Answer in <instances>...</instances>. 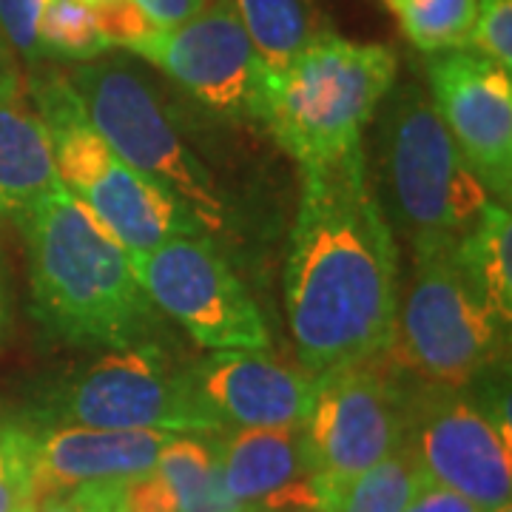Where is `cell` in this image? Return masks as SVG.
<instances>
[{
	"instance_id": "obj_12",
	"label": "cell",
	"mask_w": 512,
	"mask_h": 512,
	"mask_svg": "<svg viewBox=\"0 0 512 512\" xmlns=\"http://www.w3.org/2000/svg\"><path fill=\"white\" fill-rule=\"evenodd\" d=\"M134 55L163 69L208 111L262 123L271 72L254 52L231 0H208L194 18L160 29Z\"/></svg>"
},
{
	"instance_id": "obj_20",
	"label": "cell",
	"mask_w": 512,
	"mask_h": 512,
	"mask_svg": "<svg viewBox=\"0 0 512 512\" xmlns=\"http://www.w3.org/2000/svg\"><path fill=\"white\" fill-rule=\"evenodd\" d=\"M512 222L510 208L501 202H487L481 217L473 228L458 239L450 251L458 268L470 276V282L484 299L493 305V311L510 322L512 316Z\"/></svg>"
},
{
	"instance_id": "obj_14",
	"label": "cell",
	"mask_w": 512,
	"mask_h": 512,
	"mask_svg": "<svg viewBox=\"0 0 512 512\" xmlns=\"http://www.w3.org/2000/svg\"><path fill=\"white\" fill-rule=\"evenodd\" d=\"M202 410L225 430L299 427L313 399L316 376L265 350H211L188 367Z\"/></svg>"
},
{
	"instance_id": "obj_3",
	"label": "cell",
	"mask_w": 512,
	"mask_h": 512,
	"mask_svg": "<svg viewBox=\"0 0 512 512\" xmlns=\"http://www.w3.org/2000/svg\"><path fill=\"white\" fill-rule=\"evenodd\" d=\"M382 211L413 256L447 254L481 217L490 191L447 134L419 83L393 86L379 117Z\"/></svg>"
},
{
	"instance_id": "obj_13",
	"label": "cell",
	"mask_w": 512,
	"mask_h": 512,
	"mask_svg": "<svg viewBox=\"0 0 512 512\" xmlns=\"http://www.w3.org/2000/svg\"><path fill=\"white\" fill-rule=\"evenodd\" d=\"M430 103L447 134L495 197L512 188V72L470 46L427 60Z\"/></svg>"
},
{
	"instance_id": "obj_18",
	"label": "cell",
	"mask_w": 512,
	"mask_h": 512,
	"mask_svg": "<svg viewBox=\"0 0 512 512\" xmlns=\"http://www.w3.org/2000/svg\"><path fill=\"white\" fill-rule=\"evenodd\" d=\"M231 6L271 77L288 72L296 57L330 35L313 0H231Z\"/></svg>"
},
{
	"instance_id": "obj_21",
	"label": "cell",
	"mask_w": 512,
	"mask_h": 512,
	"mask_svg": "<svg viewBox=\"0 0 512 512\" xmlns=\"http://www.w3.org/2000/svg\"><path fill=\"white\" fill-rule=\"evenodd\" d=\"M427 478L402 441L390 456L356 476L339 495L336 512H402Z\"/></svg>"
},
{
	"instance_id": "obj_8",
	"label": "cell",
	"mask_w": 512,
	"mask_h": 512,
	"mask_svg": "<svg viewBox=\"0 0 512 512\" xmlns=\"http://www.w3.org/2000/svg\"><path fill=\"white\" fill-rule=\"evenodd\" d=\"M40 421L49 427L222 433L197 402L188 367L174 365L160 345L109 350L74 367L43 396Z\"/></svg>"
},
{
	"instance_id": "obj_35",
	"label": "cell",
	"mask_w": 512,
	"mask_h": 512,
	"mask_svg": "<svg viewBox=\"0 0 512 512\" xmlns=\"http://www.w3.org/2000/svg\"><path fill=\"white\" fill-rule=\"evenodd\" d=\"M35 507H37V501H29V504H23L18 512H35Z\"/></svg>"
},
{
	"instance_id": "obj_11",
	"label": "cell",
	"mask_w": 512,
	"mask_h": 512,
	"mask_svg": "<svg viewBox=\"0 0 512 512\" xmlns=\"http://www.w3.org/2000/svg\"><path fill=\"white\" fill-rule=\"evenodd\" d=\"M143 288L165 319L205 350H265L268 325L242 279L205 234H183L131 254Z\"/></svg>"
},
{
	"instance_id": "obj_10",
	"label": "cell",
	"mask_w": 512,
	"mask_h": 512,
	"mask_svg": "<svg viewBox=\"0 0 512 512\" xmlns=\"http://www.w3.org/2000/svg\"><path fill=\"white\" fill-rule=\"evenodd\" d=\"M404 393L387 359L316 376L308 416L299 424L305 467L342 495L404 441Z\"/></svg>"
},
{
	"instance_id": "obj_4",
	"label": "cell",
	"mask_w": 512,
	"mask_h": 512,
	"mask_svg": "<svg viewBox=\"0 0 512 512\" xmlns=\"http://www.w3.org/2000/svg\"><path fill=\"white\" fill-rule=\"evenodd\" d=\"M396 77L393 49L325 35L288 72L271 77L262 126L302 171L336 163L362 151V134Z\"/></svg>"
},
{
	"instance_id": "obj_28",
	"label": "cell",
	"mask_w": 512,
	"mask_h": 512,
	"mask_svg": "<svg viewBox=\"0 0 512 512\" xmlns=\"http://www.w3.org/2000/svg\"><path fill=\"white\" fill-rule=\"evenodd\" d=\"M126 481H94L63 493L43 495L37 498L35 512H117Z\"/></svg>"
},
{
	"instance_id": "obj_27",
	"label": "cell",
	"mask_w": 512,
	"mask_h": 512,
	"mask_svg": "<svg viewBox=\"0 0 512 512\" xmlns=\"http://www.w3.org/2000/svg\"><path fill=\"white\" fill-rule=\"evenodd\" d=\"M49 0H0V37L26 63H43L40 49V15Z\"/></svg>"
},
{
	"instance_id": "obj_29",
	"label": "cell",
	"mask_w": 512,
	"mask_h": 512,
	"mask_svg": "<svg viewBox=\"0 0 512 512\" xmlns=\"http://www.w3.org/2000/svg\"><path fill=\"white\" fill-rule=\"evenodd\" d=\"M117 512H177V501L165 478L157 470H148L123 484V498Z\"/></svg>"
},
{
	"instance_id": "obj_1",
	"label": "cell",
	"mask_w": 512,
	"mask_h": 512,
	"mask_svg": "<svg viewBox=\"0 0 512 512\" xmlns=\"http://www.w3.org/2000/svg\"><path fill=\"white\" fill-rule=\"evenodd\" d=\"M399 245L367 180L365 148L302 171L285 256V313L313 376L382 359L399 316Z\"/></svg>"
},
{
	"instance_id": "obj_34",
	"label": "cell",
	"mask_w": 512,
	"mask_h": 512,
	"mask_svg": "<svg viewBox=\"0 0 512 512\" xmlns=\"http://www.w3.org/2000/svg\"><path fill=\"white\" fill-rule=\"evenodd\" d=\"M271 512H328V510H308V507H288V510H271Z\"/></svg>"
},
{
	"instance_id": "obj_9",
	"label": "cell",
	"mask_w": 512,
	"mask_h": 512,
	"mask_svg": "<svg viewBox=\"0 0 512 512\" xmlns=\"http://www.w3.org/2000/svg\"><path fill=\"white\" fill-rule=\"evenodd\" d=\"M404 444L427 481L464 495L484 512L510 504V416L461 387L424 384L404 404Z\"/></svg>"
},
{
	"instance_id": "obj_15",
	"label": "cell",
	"mask_w": 512,
	"mask_h": 512,
	"mask_svg": "<svg viewBox=\"0 0 512 512\" xmlns=\"http://www.w3.org/2000/svg\"><path fill=\"white\" fill-rule=\"evenodd\" d=\"M163 430H100V427H46L37 430L35 501L94 481H126L154 470Z\"/></svg>"
},
{
	"instance_id": "obj_2",
	"label": "cell",
	"mask_w": 512,
	"mask_h": 512,
	"mask_svg": "<svg viewBox=\"0 0 512 512\" xmlns=\"http://www.w3.org/2000/svg\"><path fill=\"white\" fill-rule=\"evenodd\" d=\"M29 248L32 311L66 345L126 350L160 345L165 316L134 259L63 188L20 222Z\"/></svg>"
},
{
	"instance_id": "obj_6",
	"label": "cell",
	"mask_w": 512,
	"mask_h": 512,
	"mask_svg": "<svg viewBox=\"0 0 512 512\" xmlns=\"http://www.w3.org/2000/svg\"><path fill=\"white\" fill-rule=\"evenodd\" d=\"M69 83L123 163L188 205L205 231L222 234L228 228V202L211 168L185 143L160 92L131 60L94 57L69 74Z\"/></svg>"
},
{
	"instance_id": "obj_19",
	"label": "cell",
	"mask_w": 512,
	"mask_h": 512,
	"mask_svg": "<svg viewBox=\"0 0 512 512\" xmlns=\"http://www.w3.org/2000/svg\"><path fill=\"white\" fill-rule=\"evenodd\" d=\"M154 470L171 487L177 512H245L222 484L217 439L174 433L163 444Z\"/></svg>"
},
{
	"instance_id": "obj_24",
	"label": "cell",
	"mask_w": 512,
	"mask_h": 512,
	"mask_svg": "<svg viewBox=\"0 0 512 512\" xmlns=\"http://www.w3.org/2000/svg\"><path fill=\"white\" fill-rule=\"evenodd\" d=\"M35 450V427L0 424V512H18L35 501Z\"/></svg>"
},
{
	"instance_id": "obj_36",
	"label": "cell",
	"mask_w": 512,
	"mask_h": 512,
	"mask_svg": "<svg viewBox=\"0 0 512 512\" xmlns=\"http://www.w3.org/2000/svg\"><path fill=\"white\" fill-rule=\"evenodd\" d=\"M490 512H512V507L510 504H501V507H495V510H490Z\"/></svg>"
},
{
	"instance_id": "obj_25",
	"label": "cell",
	"mask_w": 512,
	"mask_h": 512,
	"mask_svg": "<svg viewBox=\"0 0 512 512\" xmlns=\"http://www.w3.org/2000/svg\"><path fill=\"white\" fill-rule=\"evenodd\" d=\"M89 6L106 43L128 49L131 55L160 32V26L140 9L137 0H94Z\"/></svg>"
},
{
	"instance_id": "obj_26",
	"label": "cell",
	"mask_w": 512,
	"mask_h": 512,
	"mask_svg": "<svg viewBox=\"0 0 512 512\" xmlns=\"http://www.w3.org/2000/svg\"><path fill=\"white\" fill-rule=\"evenodd\" d=\"M467 46L512 72V0H478Z\"/></svg>"
},
{
	"instance_id": "obj_22",
	"label": "cell",
	"mask_w": 512,
	"mask_h": 512,
	"mask_svg": "<svg viewBox=\"0 0 512 512\" xmlns=\"http://www.w3.org/2000/svg\"><path fill=\"white\" fill-rule=\"evenodd\" d=\"M421 52H444L467 46L476 23L478 0H387Z\"/></svg>"
},
{
	"instance_id": "obj_32",
	"label": "cell",
	"mask_w": 512,
	"mask_h": 512,
	"mask_svg": "<svg viewBox=\"0 0 512 512\" xmlns=\"http://www.w3.org/2000/svg\"><path fill=\"white\" fill-rule=\"evenodd\" d=\"M12 308H9V285H6V268H3V256H0V339L9 330Z\"/></svg>"
},
{
	"instance_id": "obj_5",
	"label": "cell",
	"mask_w": 512,
	"mask_h": 512,
	"mask_svg": "<svg viewBox=\"0 0 512 512\" xmlns=\"http://www.w3.org/2000/svg\"><path fill=\"white\" fill-rule=\"evenodd\" d=\"M32 97L52 137V154L63 188L89 208L94 220L128 254H143L183 234H208L188 205L111 151L103 134L92 126L69 77H37Z\"/></svg>"
},
{
	"instance_id": "obj_30",
	"label": "cell",
	"mask_w": 512,
	"mask_h": 512,
	"mask_svg": "<svg viewBox=\"0 0 512 512\" xmlns=\"http://www.w3.org/2000/svg\"><path fill=\"white\" fill-rule=\"evenodd\" d=\"M402 512H484L476 507L473 501H467L464 495L453 493L441 484L424 481L419 487V493L410 498V504Z\"/></svg>"
},
{
	"instance_id": "obj_33",
	"label": "cell",
	"mask_w": 512,
	"mask_h": 512,
	"mask_svg": "<svg viewBox=\"0 0 512 512\" xmlns=\"http://www.w3.org/2000/svg\"><path fill=\"white\" fill-rule=\"evenodd\" d=\"M15 63H12V49L6 46V40L0 37V80L6 77H15Z\"/></svg>"
},
{
	"instance_id": "obj_16",
	"label": "cell",
	"mask_w": 512,
	"mask_h": 512,
	"mask_svg": "<svg viewBox=\"0 0 512 512\" xmlns=\"http://www.w3.org/2000/svg\"><path fill=\"white\" fill-rule=\"evenodd\" d=\"M63 191L52 137L20 77L0 80V217L23 222L40 202Z\"/></svg>"
},
{
	"instance_id": "obj_7",
	"label": "cell",
	"mask_w": 512,
	"mask_h": 512,
	"mask_svg": "<svg viewBox=\"0 0 512 512\" xmlns=\"http://www.w3.org/2000/svg\"><path fill=\"white\" fill-rule=\"evenodd\" d=\"M413 259V285L399 302L384 356L424 384L464 387L498 362L510 322L493 311L450 251Z\"/></svg>"
},
{
	"instance_id": "obj_37",
	"label": "cell",
	"mask_w": 512,
	"mask_h": 512,
	"mask_svg": "<svg viewBox=\"0 0 512 512\" xmlns=\"http://www.w3.org/2000/svg\"><path fill=\"white\" fill-rule=\"evenodd\" d=\"M83 3H94V0H83Z\"/></svg>"
},
{
	"instance_id": "obj_31",
	"label": "cell",
	"mask_w": 512,
	"mask_h": 512,
	"mask_svg": "<svg viewBox=\"0 0 512 512\" xmlns=\"http://www.w3.org/2000/svg\"><path fill=\"white\" fill-rule=\"evenodd\" d=\"M137 3L160 29H174L194 18L208 0H137Z\"/></svg>"
},
{
	"instance_id": "obj_23",
	"label": "cell",
	"mask_w": 512,
	"mask_h": 512,
	"mask_svg": "<svg viewBox=\"0 0 512 512\" xmlns=\"http://www.w3.org/2000/svg\"><path fill=\"white\" fill-rule=\"evenodd\" d=\"M40 49H43V57L89 63L103 55L109 43L100 35L89 3L49 0L40 15Z\"/></svg>"
},
{
	"instance_id": "obj_17",
	"label": "cell",
	"mask_w": 512,
	"mask_h": 512,
	"mask_svg": "<svg viewBox=\"0 0 512 512\" xmlns=\"http://www.w3.org/2000/svg\"><path fill=\"white\" fill-rule=\"evenodd\" d=\"M222 484L245 512L308 473L299 427H234L217 436Z\"/></svg>"
}]
</instances>
